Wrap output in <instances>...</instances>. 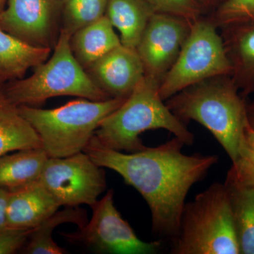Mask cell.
<instances>
[{
	"label": "cell",
	"mask_w": 254,
	"mask_h": 254,
	"mask_svg": "<svg viewBox=\"0 0 254 254\" xmlns=\"http://www.w3.org/2000/svg\"><path fill=\"white\" fill-rule=\"evenodd\" d=\"M185 145L175 136L156 147L124 153L105 147L94 135L83 152L138 190L149 207L153 232L173 240L190 188L218 161L215 155L185 154Z\"/></svg>",
	"instance_id": "obj_1"
},
{
	"label": "cell",
	"mask_w": 254,
	"mask_h": 254,
	"mask_svg": "<svg viewBox=\"0 0 254 254\" xmlns=\"http://www.w3.org/2000/svg\"><path fill=\"white\" fill-rule=\"evenodd\" d=\"M166 105L182 123L193 120L204 127L232 163L237 160L249 124L245 98L231 76L195 83L169 98Z\"/></svg>",
	"instance_id": "obj_2"
},
{
	"label": "cell",
	"mask_w": 254,
	"mask_h": 254,
	"mask_svg": "<svg viewBox=\"0 0 254 254\" xmlns=\"http://www.w3.org/2000/svg\"><path fill=\"white\" fill-rule=\"evenodd\" d=\"M160 83L145 75L120 108L100 123L95 136L105 147L134 153L146 148L140 135L148 130L165 129L191 145L194 136L159 94Z\"/></svg>",
	"instance_id": "obj_3"
},
{
	"label": "cell",
	"mask_w": 254,
	"mask_h": 254,
	"mask_svg": "<svg viewBox=\"0 0 254 254\" xmlns=\"http://www.w3.org/2000/svg\"><path fill=\"white\" fill-rule=\"evenodd\" d=\"M127 98L95 101L72 100L55 109L18 105L20 113L38 133L49 158H64L83 152L105 118Z\"/></svg>",
	"instance_id": "obj_4"
},
{
	"label": "cell",
	"mask_w": 254,
	"mask_h": 254,
	"mask_svg": "<svg viewBox=\"0 0 254 254\" xmlns=\"http://www.w3.org/2000/svg\"><path fill=\"white\" fill-rule=\"evenodd\" d=\"M72 35L60 30L53 56L35 67L29 77L4 85L8 97L18 105L35 107L62 95L85 99L105 100L109 95L91 77L76 59L71 48Z\"/></svg>",
	"instance_id": "obj_5"
},
{
	"label": "cell",
	"mask_w": 254,
	"mask_h": 254,
	"mask_svg": "<svg viewBox=\"0 0 254 254\" xmlns=\"http://www.w3.org/2000/svg\"><path fill=\"white\" fill-rule=\"evenodd\" d=\"M173 254H240L224 184L214 182L186 203Z\"/></svg>",
	"instance_id": "obj_6"
},
{
	"label": "cell",
	"mask_w": 254,
	"mask_h": 254,
	"mask_svg": "<svg viewBox=\"0 0 254 254\" xmlns=\"http://www.w3.org/2000/svg\"><path fill=\"white\" fill-rule=\"evenodd\" d=\"M218 29L210 18L201 17L192 23L176 62L159 86L164 101L208 78L231 76V64Z\"/></svg>",
	"instance_id": "obj_7"
},
{
	"label": "cell",
	"mask_w": 254,
	"mask_h": 254,
	"mask_svg": "<svg viewBox=\"0 0 254 254\" xmlns=\"http://www.w3.org/2000/svg\"><path fill=\"white\" fill-rule=\"evenodd\" d=\"M89 222L71 233H61L67 242L80 244L100 254H154L161 247L160 241L146 242L137 236L123 219L114 201L110 190L93 207Z\"/></svg>",
	"instance_id": "obj_8"
},
{
	"label": "cell",
	"mask_w": 254,
	"mask_h": 254,
	"mask_svg": "<svg viewBox=\"0 0 254 254\" xmlns=\"http://www.w3.org/2000/svg\"><path fill=\"white\" fill-rule=\"evenodd\" d=\"M38 182L60 206L64 207L92 208L107 188L103 168L83 151L64 158H48Z\"/></svg>",
	"instance_id": "obj_9"
},
{
	"label": "cell",
	"mask_w": 254,
	"mask_h": 254,
	"mask_svg": "<svg viewBox=\"0 0 254 254\" xmlns=\"http://www.w3.org/2000/svg\"><path fill=\"white\" fill-rule=\"evenodd\" d=\"M192 23L173 15L155 13L151 16L136 48L144 66L145 75L154 78L160 85L176 62Z\"/></svg>",
	"instance_id": "obj_10"
},
{
	"label": "cell",
	"mask_w": 254,
	"mask_h": 254,
	"mask_svg": "<svg viewBox=\"0 0 254 254\" xmlns=\"http://www.w3.org/2000/svg\"><path fill=\"white\" fill-rule=\"evenodd\" d=\"M56 28L50 0H8L0 28L38 47H50Z\"/></svg>",
	"instance_id": "obj_11"
},
{
	"label": "cell",
	"mask_w": 254,
	"mask_h": 254,
	"mask_svg": "<svg viewBox=\"0 0 254 254\" xmlns=\"http://www.w3.org/2000/svg\"><path fill=\"white\" fill-rule=\"evenodd\" d=\"M86 70L110 98H128L145 76L144 66L136 50L123 45Z\"/></svg>",
	"instance_id": "obj_12"
},
{
	"label": "cell",
	"mask_w": 254,
	"mask_h": 254,
	"mask_svg": "<svg viewBox=\"0 0 254 254\" xmlns=\"http://www.w3.org/2000/svg\"><path fill=\"white\" fill-rule=\"evenodd\" d=\"M60 207L38 180L9 191L6 225L17 230H33L58 211Z\"/></svg>",
	"instance_id": "obj_13"
},
{
	"label": "cell",
	"mask_w": 254,
	"mask_h": 254,
	"mask_svg": "<svg viewBox=\"0 0 254 254\" xmlns=\"http://www.w3.org/2000/svg\"><path fill=\"white\" fill-rule=\"evenodd\" d=\"M220 29L232 66L231 77L245 98L254 93V21Z\"/></svg>",
	"instance_id": "obj_14"
},
{
	"label": "cell",
	"mask_w": 254,
	"mask_h": 254,
	"mask_svg": "<svg viewBox=\"0 0 254 254\" xmlns=\"http://www.w3.org/2000/svg\"><path fill=\"white\" fill-rule=\"evenodd\" d=\"M51 48L33 46L0 28V85L23 78L47 61Z\"/></svg>",
	"instance_id": "obj_15"
},
{
	"label": "cell",
	"mask_w": 254,
	"mask_h": 254,
	"mask_svg": "<svg viewBox=\"0 0 254 254\" xmlns=\"http://www.w3.org/2000/svg\"><path fill=\"white\" fill-rule=\"evenodd\" d=\"M41 148L38 133L0 85V156L18 150Z\"/></svg>",
	"instance_id": "obj_16"
},
{
	"label": "cell",
	"mask_w": 254,
	"mask_h": 254,
	"mask_svg": "<svg viewBox=\"0 0 254 254\" xmlns=\"http://www.w3.org/2000/svg\"><path fill=\"white\" fill-rule=\"evenodd\" d=\"M76 59L85 69L121 46L120 38L106 16L75 32L70 41Z\"/></svg>",
	"instance_id": "obj_17"
},
{
	"label": "cell",
	"mask_w": 254,
	"mask_h": 254,
	"mask_svg": "<svg viewBox=\"0 0 254 254\" xmlns=\"http://www.w3.org/2000/svg\"><path fill=\"white\" fill-rule=\"evenodd\" d=\"M224 185L230 200L240 254H254V187L228 172Z\"/></svg>",
	"instance_id": "obj_18"
},
{
	"label": "cell",
	"mask_w": 254,
	"mask_h": 254,
	"mask_svg": "<svg viewBox=\"0 0 254 254\" xmlns=\"http://www.w3.org/2000/svg\"><path fill=\"white\" fill-rule=\"evenodd\" d=\"M155 13L145 0H109L105 16L120 31L122 45L136 49Z\"/></svg>",
	"instance_id": "obj_19"
},
{
	"label": "cell",
	"mask_w": 254,
	"mask_h": 254,
	"mask_svg": "<svg viewBox=\"0 0 254 254\" xmlns=\"http://www.w3.org/2000/svg\"><path fill=\"white\" fill-rule=\"evenodd\" d=\"M49 157L42 148L0 156V188L12 191L38 181Z\"/></svg>",
	"instance_id": "obj_20"
},
{
	"label": "cell",
	"mask_w": 254,
	"mask_h": 254,
	"mask_svg": "<svg viewBox=\"0 0 254 254\" xmlns=\"http://www.w3.org/2000/svg\"><path fill=\"white\" fill-rule=\"evenodd\" d=\"M88 222L84 209L78 207H65L56 211L33 229L27 242L23 247L22 253L26 254H64L66 250L60 247L53 237L55 229L65 223L75 224L78 228Z\"/></svg>",
	"instance_id": "obj_21"
},
{
	"label": "cell",
	"mask_w": 254,
	"mask_h": 254,
	"mask_svg": "<svg viewBox=\"0 0 254 254\" xmlns=\"http://www.w3.org/2000/svg\"><path fill=\"white\" fill-rule=\"evenodd\" d=\"M109 0H70L65 4L62 29L75 32L105 16Z\"/></svg>",
	"instance_id": "obj_22"
},
{
	"label": "cell",
	"mask_w": 254,
	"mask_h": 254,
	"mask_svg": "<svg viewBox=\"0 0 254 254\" xmlns=\"http://www.w3.org/2000/svg\"><path fill=\"white\" fill-rule=\"evenodd\" d=\"M210 19L218 28L254 21V0H225Z\"/></svg>",
	"instance_id": "obj_23"
},
{
	"label": "cell",
	"mask_w": 254,
	"mask_h": 254,
	"mask_svg": "<svg viewBox=\"0 0 254 254\" xmlns=\"http://www.w3.org/2000/svg\"><path fill=\"white\" fill-rule=\"evenodd\" d=\"M228 173L254 187V130L249 125L241 143L238 158L232 163Z\"/></svg>",
	"instance_id": "obj_24"
},
{
	"label": "cell",
	"mask_w": 254,
	"mask_h": 254,
	"mask_svg": "<svg viewBox=\"0 0 254 254\" xmlns=\"http://www.w3.org/2000/svg\"><path fill=\"white\" fill-rule=\"evenodd\" d=\"M155 13L173 15L193 21L202 17L205 8L198 0H145Z\"/></svg>",
	"instance_id": "obj_25"
},
{
	"label": "cell",
	"mask_w": 254,
	"mask_h": 254,
	"mask_svg": "<svg viewBox=\"0 0 254 254\" xmlns=\"http://www.w3.org/2000/svg\"><path fill=\"white\" fill-rule=\"evenodd\" d=\"M33 230H0V254H12L22 250Z\"/></svg>",
	"instance_id": "obj_26"
},
{
	"label": "cell",
	"mask_w": 254,
	"mask_h": 254,
	"mask_svg": "<svg viewBox=\"0 0 254 254\" xmlns=\"http://www.w3.org/2000/svg\"><path fill=\"white\" fill-rule=\"evenodd\" d=\"M9 190L0 188V230L7 227L6 225V213H7Z\"/></svg>",
	"instance_id": "obj_27"
},
{
	"label": "cell",
	"mask_w": 254,
	"mask_h": 254,
	"mask_svg": "<svg viewBox=\"0 0 254 254\" xmlns=\"http://www.w3.org/2000/svg\"><path fill=\"white\" fill-rule=\"evenodd\" d=\"M247 111L249 126L254 130V101L247 105Z\"/></svg>",
	"instance_id": "obj_28"
},
{
	"label": "cell",
	"mask_w": 254,
	"mask_h": 254,
	"mask_svg": "<svg viewBox=\"0 0 254 254\" xmlns=\"http://www.w3.org/2000/svg\"><path fill=\"white\" fill-rule=\"evenodd\" d=\"M198 1H199L200 4L203 5L204 8L208 7L210 4H212L211 0H198Z\"/></svg>",
	"instance_id": "obj_29"
},
{
	"label": "cell",
	"mask_w": 254,
	"mask_h": 254,
	"mask_svg": "<svg viewBox=\"0 0 254 254\" xmlns=\"http://www.w3.org/2000/svg\"><path fill=\"white\" fill-rule=\"evenodd\" d=\"M8 0H0V14L4 11L7 4Z\"/></svg>",
	"instance_id": "obj_30"
},
{
	"label": "cell",
	"mask_w": 254,
	"mask_h": 254,
	"mask_svg": "<svg viewBox=\"0 0 254 254\" xmlns=\"http://www.w3.org/2000/svg\"><path fill=\"white\" fill-rule=\"evenodd\" d=\"M211 1H212V4H213V3L220 2V3H222V1H225V0H211Z\"/></svg>",
	"instance_id": "obj_31"
},
{
	"label": "cell",
	"mask_w": 254,
	"mask_h": 254,
	"mask_svg": "<svg viewBox=\"0 0 254 254\" xmlns=\"http://www.w3.org/2000/svg\"><path fill=\"white\" fill-rule=\"evenodd\" d=\"M57 1H62V2L64 3V4H66V3L68 2V1H70V0H57Z\"/></svg>",
	"instance_id": "obj_32"
}]
</instances>
